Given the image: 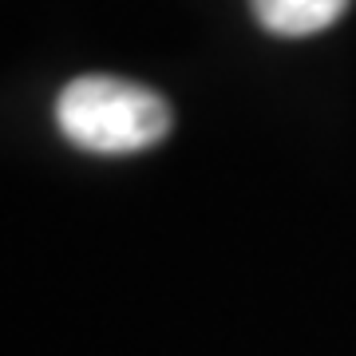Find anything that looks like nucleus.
<instances>
[{
    "label": "nucleus",
    "instance_id": "f257e3e1",
    "mask_svg": "<svg viewBox=\"0 0 356 356\" xmlns=\"http://www.w3.org/2000/svg\"><path fill=\"white\" fill-rule=\"evenodd\" d=\"M56 123L67 143L91 154H131L166 139L170 107L159 91L115 76H79L56 99Z\"/></svg>",
    "mask_w": 356,
    "mask_h": 356
},
{
    "label": "nucleus",
    "instance_id": "f03ea898",
    "mask_svg": "<svg viewBox=\"0 0 356 356\" xmlns=\"http://www.w3.org/2000/svg\"><path fill=\"white\" fill-rule=\"evenodd\" d=\"M348 0H254V16L277 36H313L337 24Z\"/></svg>",
    "mask_w": 356,
    "mask_h": 356
}]
</instances>
